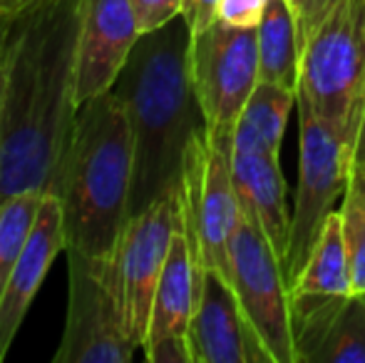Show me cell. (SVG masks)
<instances>
[{"label": "cell", "mask_w": 365, "mask_h": 363, "mask_svg": "<svg viewBox=\"0 0 365 363\" xmlns=\"http://www.w3.org/2000/svg\"><path fill=\"white\" fill-rule=\"evenodd\" d=\"M85 0H33L10 15L0 102V202L55 192L77 120V43Z\"/></svg>", "instance_id": "obj_1"}, {"label": "cell", "mask_w": 365, "mask_h": 363, "mask_svg": "<svg viewBox=\"0 0 365 363\" xmlns=\"http://www.w3.org/2000/svg\"><path fill=\"white\" fill-rule=\"evenodd\" d=\"M189 50L192 28L179 15L140 35L112 88L127 107L135 142L130 217L182 187L189 142L204 130Z\"/></svg>", "instance_id": "obj_2"}, {"label": "cell", "mask_w": 365, "mask_h": 363, "mask_svg": "<svg viewBox=\"0 0 365 363\" xmlns=\"http://www.w3.org/2000/svg\"><path fill=\"white\" fill-rule=\"evenodd\" d=\"M135 142L125 102L107 90L82 102L55 194L63 202L65 252L112 264L130 219Z\"/></svg>", "instance_id": "obj_3"}, {"label": "cell", "mask_w": 365, "mask_h": 363, "mask_svg": "<svg viewBox=\"0 0 365 363\" xmlns=\"http://www.w3.org/2000/svg\"><path fill=\"white\" fill-rule=\"evenodd\" d=\"M298 100L356 152L365 112V0H336L308 35Z\"/></svg>", "instance_id": "obj_4"}, {"label": "cell", "mask_w": 365, "mask_h": 363, "mask_svg": "<svg viewBox=\"0 0 365 363\" xmlns=\"http://www.w3.org/2000/svg\"><path fill=\"white\" fill-rule=\"evenodd\" d=\"M234 142L212 140L207 127L194 135L182 172V227L197 272V296L204 272L212 269L231 284V242L241 224L236 199Z\"/></svg>", "instance_id": "obj_5"}, {"label": "cell", "mask_w": 365, "mask_h": 363, "mask_svg": "<svg viewBox=\"0 0 365 363\" xmlns=\"http://www.w3.org/2000/svg\"><path fill=\"white\" fill-rule=\"evenodd\" d=\"M351 162L353 155L341 137L306 102L298 100V187L289 249L281 264L289 291L306 267L326 219L346 194Z\"/></svg>", "instance_id": "obj_6"}, {"label": "cell", "mask_w": 365, "mask_h": 363, "mask_svg": "<svg viewBox=\"0 0 365 363\" xmlns=\"http://www.w3.org/2000/svg\"><path fill=\"white\" fill-rule=\"evenodd\" d=\"M182 187L159 197L127 219L110 264V279L132 344L147 341L154 294L167 264L172 239L182 227Z\"/></svg>", "instance_id": "obj_7"}, {"label": "cell", "mask_w": 365, "mask_h": 363, "mask_svg": "<svg viewBox=\"0 0 365 363\" xmlns=\"http://www.w3.org/2000/svg\"><path fill=\"white\" fill-rule=\"evenodd\" d=\"M189 63L207 135L234 142L241 110L259 85L256 28H234L217 20L192 33Z\"/></svg>", "instance_id": "obj_8"}, {"label": "cell", "mask_w": 365, "mask_h": 363, "mask_svg": "<svg viewBox=\"0 0 365 363\" xmlns=\"http://www.w3.org/2000/svg\"><path fill=\"white\" fill-rule=\"evenodd\" d=\"M68 319L55 363H130L137 346L125 329L110 264L68 252Z\"/></svg>", "instance_id": "obj_9"}, {"label": "cell", "mask_w": 365, "mask_h": 363, "mask_svg": "<svg viewBox=\"0 0 365 363\" xmlns=\"http://www.w3.org/2000/svg\"><path fill=\"white\" fill-rule=\"evenodd\" d=\"M231 286L274 363H296L284 267L269 239L246 217L231 242Z\"/></svg>", "instance_id": "obj_10"}, {"label": "cell", "mask_w": 365, "mask_h": 363, "mask_svg": "<svg viewBox=\"0 0 365 363\" xmlns=\"http://www.w3.org/2000/svg\"><path fill=\"white\" fill-rule=\"evenodd\" d=\"M187 339L194 363H274L246 319L234 286L212 269L204 272Z\"/></svg>", "instance_id": "obj_11"}, {"label": "cell", "mask_w": 365, "mask_h": 363, "mask_svg": "<svg viewBox=\"0 0 365 363\" xmlns=\"http://www.w3.org/2000/svg\"><path fill=\"white\" fill-rule=\"evenodd\" d=\"M130 0H85L77 43V105L112 90L140 40Z\"/></svg>", "instance_id": "obj_12"}, {"label": "cell", "mask_w": 365, "mask_h": 363, "mask_svg": "<svg viewBox=\"0 0 365 363\" xmlns=\"http://www.w3.org/2000/svg\"><path fill=\"white\" fill-rule=\"evenodd\" d=\"M60 252H65L63 202L55 192H45L33 232H30L23 254L15 262V269L10 272L3 296H0V361L8 356L25 321V314Z\"/></svg>", "instance_id": "obj_13"}, {"label": "cell", "mask_w": 365, "mask_h": 363, "mask_svg": "<svg viewBox=\"0 0 365 363\" xmlns=\"http://www.w3.org/2000/svg\"><path fill=\"white\" fill-rule=\"evenodd\" d=\"M231 175H234L241 217L249 219L269 239V244L284 264L291 234V212L289 202H286L289 187H286L279 157L234 152Z\"/></svg>", "instance_id": "obj_14"}, {"label": "cell", "mask_w": 365, "mask_h": 363, "mask_svg": "<svg viewBox=\"0 0 365 363\" xmlns=\"http://www.w3.org/2000/svg\"><path fill=\"white\" fill-rule=\"evenodd\" d=\"M194 304H197V272H194V259L184 237V227H179L154 294L149 331L142 351L164 339H187Z\"/></svg>", "instance_id": "obj_15"}, {"label": "cell", "mask_w": 365, "mask_h": 363, "mask_svg": "<svg viewBox=\"0 0 365 363\" xmlns=\"http://www.w3.org/2000/svg\"><path fill=\"white\" fill-rule=\"evenodd\" d=\"M298 95L271 83H259L244 105L234 130V152L281 155V142Z\"/></svg>", "instance_id": "obj_16"}, {"label": "cell", "mask_w": 365, "mask_h": 363, "mask_svg": "<svg viewBox=\"0 0 365 363\" xmlns=\"http://www.w3.org/2000/svg\"><path fill=\"white\" fill-rule=\"evenodd\" d=\"M259 43V83H271L298 95L301 43L289 0H269L264 18L256 25Z\"/></svg>", "instance_id": "obj_17"}, {"label": "cell", "mask_w": 365, "mask_h": 363, "mask_svg": "<svg viewBox=\"0 0 365 363\" xmlns=\"http://www.w3.org/2000/svg\"><path fill=\"white\" fill-rule=\"evenodd\" d=\"M289 294H356L341 209H333L326 219L321 237Z\"/></svg>", "instance_id": "obj_18"}, {"label": "cell", "mask_w": 365, "mask_h": 363, "mask_svg": "<svg viewBox=\"0 0 365 363\" xmlns=\"http://www.w3.org/2000/svg\"><path fill=\"white\" fill-rule=\"evenodd\" d=\"M43 194L45 192L40 189H28V192L13 194L0 202V296L33 232Z\"/></svg>", "instance_id": "obj_19"}, {"label": "cell", "mask_w": 365, "mask_h": 363, "mask_svg": "<svg viewBox=\"0 0 365 363\" xmlns=\"http://www.w3.org/2000/svg\"><path fill=\"white\" fill-rule=\"evenodd\" d=\"M313 363H365V301L353 294L333 319Z\"/></svg>", "instance_id": "obj_20"}, {"label": "cell", "mask_w": 365, "mask_h": 363, "mask_svg": "<svg viewBox=\"0 0 365 363\" xmlns=\"http://www.w3.org/2000/svg\"><path fill=\"white\" fill-rule=\"evenodd\" d=\"M341 214L353 267V291L365 294V167L351 170Z\"/></svg>", "instance_id": "obj_21"}, {"label": "cell", "mask_w": 365, "mask_h": 363, "mask_svg": "<svg viewBox=\"0 0 365 363\" xmlns=\"http://www.w3.org/2000/svg\"><path fill=\"white\" fill-rule=\"evenodd\" d=\"M130 3L142 35L164 28L182 15V0H130Z\"/></svg>", "instance_id": "obj_22"}, {"label": "cell", "mask_w": 365, "mask_h": 363, "mask_svg": "<svg viewBox=\"0 0 365 363\" xmlns=\"http://www.w3.org/2000/svg\"><path fill=\"white\" fill-rule=\"evenodd\" d=\"M269 0H219L217 20L234 28H256Z\"/></svg>", "instance_id": "obj_23"}, {"label": "cell", "mask_w": 365, "mask_h": 363, "mask_svg": "<svg viewBox=\"0 0 365 363\" xmlns=\"http://www.w3.org/2000/svg\"><path fill=\"white\" fill-rule=\"evenodd\" d=\"M336 0H289L293 18H296V28H298V43H301V50L306 45L308 35L316 30V25L323 20V15L333 8Z\"/></svg>", "instance_id": "obj_24"}, {"label": "cell", "mask_w": 365, "mask_h": 363, "mask_svg": "<svg viewBox=\"0 0 365 363\" xmlns=\"http://www.w3.org/2000/svg\"><path fill=\"white\" fill-rule=\"evenodd\" d=\"M217 8L219 0H182V18L187 20L192 33H199L217 23Z\"/></svg>", "instance_id": "obj_25"}, {"label": "cell", "mask_w": 365, "mask_h": 363, "mask_svg": "<svg viewBox=\"0 0 365 363\" xmlns=\"http://www.w3.org/2000/svg\"><path fill=\"white\" fill-rule=\"evenodd\" d=\"M8 30L10 15L0 13V102H3V85H5V53H8Z\"/></svg>", "instance_id": "obj_26"}, {"label": "cell", "mask_w": 365, "mask_h": 363, "mask_svg": "<svg viewBox=\"0 0 365 363\" xmlns=\"http://www.w3.org/2000/svg\"><path fill=\"white\" fill-rule=\"evenodd\" d=\"M353 167H365V112H363V122H361V132H358V142H356V152H353Z\"/></svg>", "instance_id": "obj_27"}, {"label": "cell", "mask_w": 365, "mask_h": 363, "mask_svg": "<svg viewBox=\"0 0 365 363\" xmlns=\"http://www.w3.org/2000/svg\"><path fill=\"white\" fill-rule=\"evenodd\" d=\"M30 3H33V0H5V3H3V13L15 15V13H18V10L28 8Z\"/></svg>", "instance_id": "obj_28"}, {"label": "cell", "mask_w": 365, "mask_h": 363, "mask_svg": "<svg viewBox=\"0 0 365 363\" xmlns=\"http://www.w3.org/2000/svg\"><path fill=\"white\" fill-rule=\"evenodd\" d=\"M3 3H5V0H0V13H3Z\"/></svg>", "instance_id": "obj_29"}, {"label": "cell", "mask_w": 365, "mask_h": 363, "mask_svg": "<svg viewBox=\"0 0 365 363\" xmlns=\"http://www.w3.org/2000/svg\"><path fill=\"white\" fill-rule=\"evenodd\" d=\"M363 301H365V294H363Z\"/></svg>", "instance_id": "obj_30"}]
</instances>
